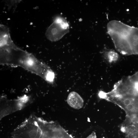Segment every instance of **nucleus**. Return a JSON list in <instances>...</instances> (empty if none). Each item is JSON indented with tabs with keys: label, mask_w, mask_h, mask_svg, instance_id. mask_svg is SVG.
Segmentation results:
<instances>
[{
	"label": "nucleus",
	"mask_w": 138,
	"mask_h": 138,
	"mask_svg": "<svg viewBox=\"0 0 138 138\" xmlns=\"http://www.w3.org/2000/svg\"><path fill=\"white\" fill-rule=\"evenodd\" d=\"M133 75L136 78L138 79V71L133 74Z\"/></svg>",
	"instance_id": "13"
},
{
	"label": "nucleus",
	"mask_w": 138,
	"mask_h": 138,
	"mask_svg": "<svg viewBox=\"0 0 138 138\" xmlns=\"http://www.w3.org/2000/svg\"><path fill=\"white\" fill-rule=\"evenodd\" d=\"M86 138H97L96 133L93 131Z\"/></svg>",
	"instance_id": "11"
},
{
	"label": "nucleus",
	"mask_w": 138,
	"mask_h": 138,
	"mask_svg": "<svg viewBox=\"0 0 138 138\" xmlns=\"http://www.w3.org/2000/svg\"><path fill=\"white\" fill-rule=\"evenodd\" d=\"M103 55L105 59L110 63L116 62L119 58L118 53L112 50L105 51L103 52Z\"/></svg>",
	"instance_id": "8"
},
{
	"label": "nucleus",
	"mask_w": 138,
	"mask_h": 138,
	"mask_svg": "<svg viewBox=\"0 0 138 138\" xmlns=\"http://www.w3.org/2000/svg\"><path fill=\"white\" fill-rule=\"evenodd\" d=\"M107 28L117 51L124 55L138 54V28L116 20L109 21Z\"/></svg>",
	"instance_id": "2"
},
{
	"label": "nucleus",
	"mask_w": 138,
	"mask_h": 138,
	"mask_svg": "<svg viewBox=\"0 0 138 138\" xmlns=\"http://www.w3.org/2000/svg\"><path fill=\"white\" fill-rule=\"evenodd\" d=\"M131 121L134 123H138V118L136 116H133L131 118Z\"/></svg>",
	"instance_id": "10"
},
{
	"label": "nucleus",
	"mask_w": 138,
	"mask_h": 138,
	"mask_svg": "<svg viewBox=\"0 0 138 138\" xmlns=\"http://www.w3.org/2000/svg\"><path fill=\"white\" fill-rule=\"evenodd\" d=\"M134 107V105L132 103L126 107V109L129 111L132 110Z\"/></svg>",
	"instance_id": "12"
},
{
	"label": "nucleus",
	"mask_w": 138,
	"mask_h": 138,
	"mask_svg": "<svg viewBox=\"0 0 138 138\" xmlns=\"http://www.w3.org/2000/svg\"><path fill=\"white\" fill-rule=\"evenodd\" d=\"M69 31V25L64 18L57 16L47 29L45 33L47 38L52 41L59 40Z\"/></svg>",
	"instance_id": "4"
},
{
	"label": "nucleus",
	"mask_w": 138,
	"mask_h": 138,
	"mask_svg": "<svg viewBox=\"0 0 138 138\" xmlns=\"http://www.w3.org/2000/svg\"><path fill=\"white\" fill-rule=\"evenodd\" d=\"M38 117L32 114L11 133L15 138H40L42 132L39 125Z\"/></svg>",
	"instance_id": "3"
},
{
	"label": "nucleus",
	"mask_w": 138,
	"mask_h": 138,
	"mask_svg": "<svg viewBox=\"0 0 138 138\" xmlns=\"http://www.w3.org/2000/svg\"><path fill=\"white\" fill-rule=\"evenodd\" d=\"M29 100L26 96L14 100L1 98L0 100V119L15 112L20 110L25 107Z\"/></svg>",
	"instance_id": "6"
},
{
	"label": "nucleus",
	"mask_w": 138,
	"mask_h": 138,
	"mask_svg": "<svg viewBox=\"0 0 138 138\" xmlns=\"http://www.w3.org/2000/svg\"><path fill=\"white\" fill-rule=\"evenodd\" d=\"M68 105L71 108L76 109H79L83 106L84 100L77 92L72 91L68 95L67 100Z\"/></svg>",
	"instance_id": "7"
},
{
	"label": "nucleus",
	"mask_w": 138,
	"mask_h": 138,
	"mask_svg": "<svg viewBox=\"0 0 138 138\" xmlns=\"http://www.w3.org/2000/svg\"><path fill=\"white\" fill-rule=\"evenodd\" d=\"M0 64L19 66L52 83L55 74L51 68L33 55L16 46L12 40L0 45Z\"/></svg>",
	"instance_id": "1"
},
{
	"label": "nucleus",
	"mask_w": 138,
	"mask_h": 138,
	"mask_svg": "<svg viewBox=\"0 0 138 138\" xmlns=\"http://www.w3.org/2000/svg\"><path fill=\"white\" fill-rule=\"evenodd\" d=\"M121 99H122V102L125 106L132 103V99L130 97H123Z\"/></svg>",
	"instance_id": "9"
},
{
	"label": "nucleus",
	"mask_w": 138,
	"mask_h": 138,
	"mask_svg": "<svg viewBox=\"0 0 138 138\" xmlns=\"http://www.w3.org/2000/svg\"><path fill=\"white\" fill-rule=\"evenodd\" d=\"M40 138H73L58 122L45 121L41 124Z\"/></svg>",
	"instance_id": "5"
}]
</instances>
